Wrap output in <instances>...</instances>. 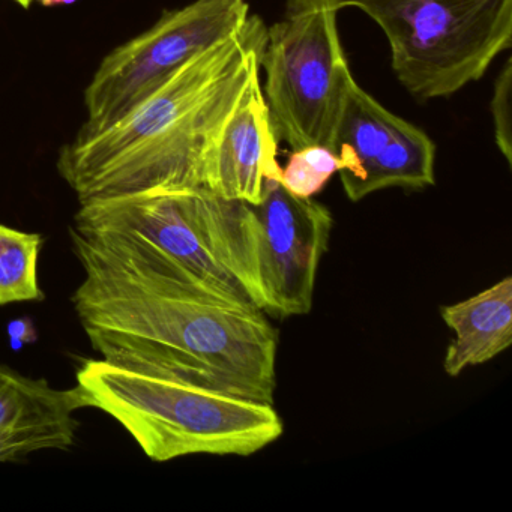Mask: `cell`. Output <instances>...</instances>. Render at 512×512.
<instances>
[{
  "label": "cell",
  "mask_w": 512,
  "mask_h": 512,
  "mask_svg": "<svg viewBox=\"0 0 512 512\" xmlns=\"http://www.w3.org/2000/svg\"><path fill=\"white\" fill-rule=\"evenodd\" d=\"M74 226L109 230L160 251L226 304L263 311L253 206L206 188H160L80 203Z\"/></svg>",
  "instance_id": "3"
},
{
  "label": "cell",
  "mask_w": 512,
  "mask_h": 512,
  "mask_svg": "<svg viewBox=\"0 0 512 512\" xmlns=\"http://www.w3.org/2000/svg\"><path fill=\"white\" fill-rule=\"evenodd\" d=\"M277 146V133L257 76L212 143L203 187L227 200L259 205L265 179L281 172Z\"/></svg>",
  "instance_id": "10"
},
{
  "label": "cell",
  "mask_w": 512,
  "mask_h": 512,
  "mask_svg": "<svg viewBox=\"0 0 512 512\" xmlns=\"http://www.w3.org/2000/svg\"><path fill=\"white\" fill-rule=\"evenodd\" d=\"M41 5L46 8L58 7L62 5V0H40Z\"/></svg>",
  "instance_id": "16"
},
{
  "label": "cell",
  "mask_w": 512,
  "mask_h": 512,
  "mask_svg": "<svg viewBox=\"0 0 512 512\" xmlns=\"http://www.w3.org/2000/svg\"><path fill=\"white\" fill-rule=\"evenodd\" d=\"M332 151L341 185L352 202L385 190L434 185L436 145L421 128L374 100L353 79L344 97Z\"/></svg>",
  "instance_id": "8"
},
{
  "label": "cell",
  "mask_w": 512,
  "mask_h": 512,
  "mask_svg": "<svg viewBox=\"0 0 512 512\" xmlns=\"http://www.w3.org/2000/svg\"><path fill=\"white\" fill-rule=\"evenodd\" d=\"M331 2L358 8L382 29L398 82L419 101L451 97L512 46V0Z\"/></svg>",
  "instance_id": "5"
},
{
  "label": "cell",
  "mask_w": 512,
  "mask_h": 512,
  "mask_svg": "<svg viewBox=\"0 0 512 512\" xmlns=\"http://www.w3.org/2000/svg\"><path fill=\"white\" fill-rule=\"evenodd\" d=\"M251 14L185 62L115 124L62 146L58 170L79 203L160 188H205L206 158L254 77L266 43Z\"/></svg>",
  "instance_id": "2"
},
{
  "label": "cell",
  "mask_w": 512,
  "mask_h": 512,
  "mask_svg": "<svg viewBox=\"0 0 512 512\" xmlns=\"http://www.w3.org/2000/svg\"><path fill=\"white\" fill-rule=\"evenodd\" d=\"M85 407L112 416L157 463L188 455L248 457L277 442L274 404L89 359L77 371Z\"/></svg>",
  "instance_id": "4"
},
{
  "label": "cell",
  "mask_w": 512,
  "mask_h": 512,
  "mask_svg": "<svg viewBox=\"0 0 512 512\" xmlns=\"http://www.w3.org/2000/svg\"><path fill=\"white\" fill-rule=\"evenodd\" d=\"M16 4H19L20 7L25 8V10H28V8H31V5L34 4L35 0H14Z\"/></svg>",
  "instance_id": "17"
},
{
  "label": "cell",
  "mask_w": 512,
  "mask_h": 512,
  "mask_svg": "<svg viewBox=\"0 0 512 512\" xmlns=\"http://www.w3.org/2000/svg\"><path fill=\"white\" fill-rule=\"evenodd\" d=\"M511 59L505 62L500 76L494 83L493 100H491V115L494 122V139L497 148L502 152L506 163L512 164V130H511V89L512 64Z\"/></svg>",
  "instance_id": "15"
},
{
  "label": "cell",
  "mask_w": 512,
  "mask_h": 512,
  "mask_svg": "<svg viewBox=\"0 0 512 512\" xmlns=\"http://www.w3.org/2000/svg\"><path fill=\"white\" fill-rule=\"evenodd\" d=\"M76 2H79V0H62V5H74Z\"/></svg>",
  "instance_id": "18"
},
{
  "label": "cell",
  "mask_w": 512,
  "mask_h": 512,
  "mask_svg": "<svg viewBox=\"0 0 512 512\" xmlns=\"http://www.w3.org/2000/svg\"><path fill=\"white\" fill-rule=\"evenodd\" d=\"M280 176L265 179L262 200L253 209L263 311L284 319L304 316L313 308L317 271L334 218L322 203L290 194Z\"/></svg>",
  "instance_id": "9"
},
{
  "label": "cell",
  "mask_w": 512,
  "mask_h": 512,
  "mask_svg": "<svg viewBox=\"0 0 512 512\" xmlns=\"http://www.w3.org/2000/svg\"><path fill=\"white\" fill-rule=\"evenodd\" d=\"M338 170L340 160L332 149L320 145L305 146L293 149L286 166L281 167L280 182L293 196L313 199Z\"/></svg>",
  "instance_id": "14"
},
{
  "label": "cell",
  "mask_w": 512,
  "mask_h": 512,
  "mask_svg": "<svg viewBox=\"0 0 512 512\" xmlns=\"http://www.w3.org/2000/svg\"><path fill=\"white\" fill-rule=\"evenodd\" d=\"M331 0H287L283 20L266 29L262 88L278 139L292 149H331L353 80Z\"/></svg>",
  "instance_id": "6"
},
{
  "label": "cell",
  "mask_w": 512,
  "mask_h": 512,
  "mask_svg": "<svg viewBox=\"0 0 512 512\" xmlns=\"http://www.w3.org/2000/svg\"><path fill=\"white\" fill-rule=\"evenodd\" d=\"M440 316L454 332L443 359L448 376L491 361L512 343V278L508 275L478 295L442 307Z\"/></svg>",
  "instance_id": "12"
},
{
  "label": "cell",
  "mask_w": 512,
  "mask_h": 512,
  "mask_svg": "<svg viewBox=\"0 0 512 512\" xmlns=\"http://www.w3.org/2000/svg\"><path fill=\"white\" fill-rule=\"evenodd\" d=\"M74 310L92 349L128 370L274 404L278 337L265 311L223 304L145 242L70 227Z\"/></svg>",
  "instance_id": "1"
},
{
  "label": "cell",
  "mask_w": 512,
  "mask_h": 512,
  "mask_svg": "<svg viewBox=\"0 0 512 512\" xmlns=\"http://www.w3.org/2000/svg\"><path fill=\"white\" fill-rule=\"evenodd\" d=\"M83 407L77 386L53 388L46 379H32L0 364V463L73 448L80 425L76 413Z\"/></svg>",
  "instance_id": "11"
},
{
  "label": "cell",
  "mask_w": 512,
  "mask_h": 512,
  "mask_svg": "<svg viewBox=\"0 0 512 512\" xmlns=\"http://www.w3.org/2000/svg\"><path fill=\"white\" fill-rule=\"evenodd\" d=\"M43 245L40 233L0 224V305L44 301L38 275Z\"/></svg>",
  "instance_id": "13"
},
{
  "label": "cell",
  "mask_w": 512,
  "mask_h": 512,
  "mask_svg": "<svg viewBox=\"0 0 512 512\" xmlns=\"http://www.w3.org/2000/svg\"><path fill=\"white\" fill-rule=\"evenodd\" d=\"M250 16L248 0H194L164 13L103 59L86 88L88 115L79 136L115 124L197 53L238 32Z\"/></svg>",
  "instance_id": "7"
}]
</instances>
